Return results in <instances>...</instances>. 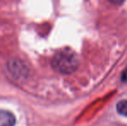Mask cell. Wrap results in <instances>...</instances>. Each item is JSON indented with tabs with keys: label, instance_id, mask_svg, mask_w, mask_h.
Wrapping results in <instances>:
<instances>
[{
	"label": "cell",
	"instance_id": "cell-3",
	"mask_svg": "<svg viewBox=\"0 0 127 126\" xmlns=\"http://www.w3.org/2000/svg\"><path fill=\"white\" fill-rule=\"evenodd\" d=\"M11 67H10V71L11 74H16L17 75H22L23 74H24L25 72V67L23 66V64L19 61H16V62L10 63Z\"/></svg>",
	"mask_w": 127,
	"mask_h": 126
},
{
	"label": "cell",
	"instance_id": "cell-2",
	"mask_svg": "<svg viewBox=\"0 0 127 126\" xmlns=\"http://www.w3.org/2000/svg\"><path fill=\"white\" fill-rule=\"evenodd\" d=\"M16 118L11 112L0 110V126H15Z\"/></svg>",
	"mask_w": 127,
	"mask_h": 126
},
{
	"label": "cell",
	"instance_id": "cell-1",
	"mask_svg": "<svg viewBox=\"0 0 127 126\" xmlns=\"http://www.w3.org/2000/svg\"><path fill=\"white\" fill-rule=\"evenodd\" d=\"M78 57L74 51L68 49L59 50L52 59L53 67L61 74H69L78 67Z\"/></svg>",
	"mask_w": 127,
	"mask_h": 126
},
{
	"label": "cell",
	"instance_id": "cell-4",
	"mask_svg": "<svg viewBox=\"0 0 127 126\" xmlns=\"http://www.w3.org/2000/svg\"><path fill=\"white\" fill-rule=\"evenodd\" d=\"M117 111L120 115L125 117H127V100L124 99V100L119 101L117 104Z\"/></svg>",
	"mask_w": 127,
	"mask_h": 126
}]
</instances>
